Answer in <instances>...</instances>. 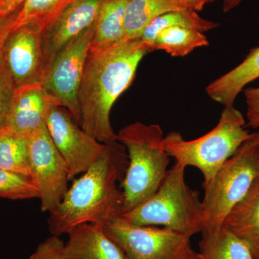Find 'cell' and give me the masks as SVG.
<instances>
[{
	"label": "cell",
	"mask_w": 259,
	"mask_h": 259,
	"mask_svg": "<svg viewBox=\"0 0 259 259\" xmlns=\"http://www.w3.org/2000/svg\"><path fill=\"white\" fill-rule=\"evenodd\" d=\"M186 9L177 0H131L124 24L125 39L140 38L154 19L170 12Z\"/></svg>",
	"instance_id": "18"
},
{
	"label": "cell",
	"mask_w": 259,
	"mask_h": 259,
	"mask_svg": "<svg viewBox=\"0 0 259 259\" xmlns=\"http://www.w3.org/2000/svg\"><path fill=\"white\" fill-rule=\"evenodd\" d=\"M28 143L30 178L37 187L40 210L54 212L69 188L67 166L47 127L28 136Z\"/></svg>",
	"instance_id": "9"
},
{
	"label": "cell",
	"mask_w": 259,
	"mask_h": 259,
	"mask_svg": "<svg viewBox=\"0 0 259 259\" xmlns=\"http://www.w3.org/2000/svg\"><path fill=\"white\" fill-rule=\"evenodd\" d=\"M0 168L31 177L28 137L8 126L0 127Z\"/></svg>",
	"instance_id": "21"
},
{
	"label": "cell",
	"mask_w": 259,
	"mask_h": 259,
	"mask_svg": "<svg viewBox=\"0 0 259 259\" xmlns=\"http://www.w3.org/2000/svg\"><path fill=\"white\" fill-rule=\"evenodd\" d=\"M241 1L242 0H228L226 7L228 8H233V7L238 5V3H241Z\"/></svg>",
	"instance_id": "32"
},
{
	"label": "cell",
	"mask_w": 259,
	"mask_h": 259,
	"mask_svg": "<svg viewBox=\"0 0 259 259\" xmlns=\"http://www.w3.org/2000/svg\"><path fill=\"white\" fill-rule=\"evenodd\" d=\"M128 158L118 141L107 144L106 152L73 180L61 204L49 213V229L60 237L84 224L102 226L123 213L121 188Z\"/></svg>",
	"instance_id": "2"
},
{
	"label": "cell",
	"mask_w": 259,
	"mask_h": 259,
	"mask_svg": "<svg viewBox=\"0 0 259 259\" xmlns=\"http://www.w3.org/2000/svg\"><path fill=\"white\" fill-rule=\"evenodd\" d=\"M52 104L41 83L16 88L6 126L28 137L47 127V113Z\"/></svg>",
	"instance_id": "13"
},
{
	"label": "cell",
	"mask_w": 259,
	"mask_h": 259,
	"mask_svg": "<svg viewBox=\"0 0 259 259\" xmlns=\"http://www.w3.org/2000/svg\"><path fill=\"white\" fill-rule=\"evenodd\" d=\"M41 30L30 25L13 29L2 49V57L15 88L41 82Z\"/></svg>",
	"instance_id": "11"
},
{
	"label": "cell",
	"mask_w": 259,
	"mask_h": 259,
	"mask_svg": "<svg viewBox=\"0 0 259 259\" xmlns=\"http://www.w3.org/2000/svg\"><path fill=\"white\" fill-rule=\"evenodd\" d=\"M223 226L244 241L253 256L259 255V177L228 213Z\"/></svg>",
	"instance_id": "15"
},
{
	"label": "cell",
	"mask_w": 259,
	"mask_h": 259,
	"mask_svg": "<svg viewBox=\"0 0 259 259\" xmlns=\"http://www.w3.org/2000/svg\"><path fill=\"white\" fill-rule=\"evenodd\" d=\"M177 1L180 2L186 9L196 12L197 10H202L204 5L212 0H177Z\"/></svg>",
	"instance_id": "30"
},
{
	"label": "cell",
	"mask_w": 259,
	"mask_h": 259,
	"mask_svg": "<svg viewBox=\"0 0 259 259\" xmlns=\"http://www.w3.org/2000/svg\"><path fill=\"white\" fill-rule=\"evenodd\" d=\"M25 0H0V15H9L20 9Z\"/></svg>",
	"instance_id": "29"
},
{
	"label": "cell",
	"mask_w": 259,
	"mask_h": 259,
	"mask_svg": "<svg viewBox=\"0 0 259 259\" xmlns=\"http://www.w3.org/2000/svg\"><path fill=\"white\" fill-rule=\"evenodd\" d=\"M255 259H259V255L258 256L254 257Z\"/></svg>",
	"instance_id": "34"
},
{
	"label": "cell",
	"mask_w": 259,
	"mask_h": 259,
	"mask_svg": "<svg viewBox=\"0 0 259 259\" xmlns=\"http://www.w3.org/2000/svg\"><path fill=\"white\" fill-rule=\"evenodd\" d=\"M251 136L252 139L254 140L255 142L258 143L259 144V131H257V132L253 133V134H250Z\"/></svg>",
	"instance_id": "33"
},
{
	"label": "cell",
	"mask_w": 259,
	"mask_h": 259,
	"mask_svg": "<svg viewBox=\"0 0 259 259\" xmlns=\"http://www.w3.org/2000/svg\"><path fill=\"white\" fill-rule=\"evenodd\" d=\"M186 167L175 162L153 195L122 214L139 226L167 228L192 238L201 233L203 203L185 180Z\"/></svg>",
	"instance_id": "4"
},
{
	"label": "cell",
	"mask_w": 259,
	"mask_h": 259,
	"mask_svg": "<svg viewBox=\"0 0 259 259\" xmlns=\"http://www.w3.org/2000/svg\"><path fill=\"white\" fill-rule=\"evenodd\" d=\"M174 26L185 27L204 32L217 28L218 25L201 18L192 10L170 12L154 19L145 29L140 39L151 52L153 42L158 32L163 29Z\"/></svg>",
	"instance_id": "23"
},
{
	"label": "cell",
	"mask_w": 259,
	"mask_h": 259,
	"mask_svg": "<svg viewBox=\"0 0 259 259\" xmlns=\"http://www.w3.org/2000/svg\"><path fill=\"white\" fill-rule=\"evenodd\" d=\"M67 235L65 250L73 259H126L120 247L99 225H81Z\"/></svg>",
	"instance_id": "14"
},
{
	"label": "cell",
	"mask_w": 259,
	"mask_h": 259,
	"mask_svg": "<svg viewBox=\"0 0 259 259\" xmlns=\"http://www.w3.org/2000/svg\"><path fill=\"white\" fill-rule=\"evenodd\" d=\"M0 197L25 200L38 198V192L31 179L0 168Z\"/></svg>",
	"instance_id": "24"
},
{
	"label": "cell",
	"mask_w": 259,
	"mask_h": 259,
	"mask_svg": "<svg viewBox=\"0 0 259 259\" xmlns=\"http://www.w3.org/2000/svg\"><path fill=\"white\" fill-rule=\"evenodd\" d=\"M131 0H102L90 51L102 50L125 39L126 10Z\"/></svg>",
	"instance_id": "17"
},
{
	"label": "cell",
	"mask_w": 259,
	"mask_h": 259,
	"mask_svg": "<svg viewBox=\"0 0 259 259\" xmlns=\"http://www.w3.org/2000/svg\"><path fill=\"white\" fill-rule=\"evenodd\" d=\"M148 52L140 38L123 39L89 52L78 96L79 125L102 144L117 141L110 122L112 106L134 81Z\"/></svg>",
	"instance_id": "1"
},
{
	"label": "cell",
	"mask_w": 259,
	"mask_h": 259,
	"mask_svg": "<svg viewBox=\"0 0 259 259\" xmlns=\"http://www.w3.org/2000/svg\"><path fill=\"white\" fill-rule=\"evenodd\" d=\"M95 32V23L66 45L40 82L54 105L66 109L78 124L80 84Z\"/></svg>",
	"instance_id": "8"
},
{
	"label": "cell",
	"mask_w": 259,
	"mask_h": 259,
	"mask_svg": "<svg viewBox=\"0 0 259 259\" xmlns=\"http://www.w3.org/2000/svg\"><path fill=\"white\" fill-rule=\"evenodd\" d=\"M184 259H199L198 253L194 251L192 248Z\"/></svg>",
	"instance_id": "31"
},
{
	"label": "cell",
	"mask_w": 259,
	"mask_h": 259,
	"mask_svg": "<svg viewBox=\"0 0 259 259\" xmlns=\"http://www.w3.org/2000/svg\"><path fill=\"white\" fill-rule=\"evenodd\" d=\"M46 124L67 166L69 180L84 173L106 152L107 144H102L85 132L64 107L52 104Z\"/></svg>",
	"instance_id": "10"
},
{
	"label": "cell",
	"mask_w": 259,
	"mask_h": 259,
	"mask_svg": "<svg viewBox=\"0 0 259 259\" xmlns=\"http://www.w3.org/2000/svg\"><path fill=\"white\" fill-rule=\"evenodd\" d=\"M258 177L259 144L250 136L225 162L212 180L203 185L201 233L223 227L228 213L243 198Z\"/></svg>",
	"instance_id": "6"
},
{
	"label": "cell",
	"mask_w": 259,
	"mask_h": 259,
	"mask_svg": "<svg viewBox=\"0 0 259 259\" xmlns=\"http://www.w3.org/2000/svg\"><path fill=\"white\" fill-rule=\"evenodd\" d=\"M76 1L77 0H25L17 15L13 29L30 25L44 31Z\"/></svg>",
	"instance_id": "22"
},
{
	"label": "cell",
	"mask_w": 259,
	"mask_h": 259,
	"mask_svg": "<svg viewBox=\"0 0 259 259\" xmlns=\"http://www.w3.org/2000/svg\"><path fill=\"white\" fill-rule=\"evenodd\" d=\"M15 88L14 82L6 69L0 53V127L6 126Z\"/></svg>",
	"instance_id": "25"
},
{
	"label": "cell",
	"mask_w": 259,
	"mask_h": 259,
	"mask_svg": "<svg viewBox=\"0 0 259 259\" xmlns=\"http://www.w3.org/2000/svg\"><path fill=\"white\" fill-rule=\"evenodd\" d=\"M126 259H184L191 237L161 227L139 226L120 216L100 226Z\"/></svg>",
	"instance_id": "7"
},
{
	"label": "cell",
	"mask_w": 259,
	"mask_h": 259,
	"mask_svg": "<svg viewBox=\"0 0 259 259\" xmlns=\"http://www.w3.org/2000/svg\"><path fill=\"white\" fill-rule=\"evenodd\" d=\"M117 137L128 158L121 183L123 214L156 192L169 169L171 157L163 149L164 136L157 124L136 122L121 129Z\"/></svg>",
	"instance_id": "3"
},
{
	"label": "cell",
	"mask_w": 259,
	"mask_h": 259,
	"mask_svg": "<svg viewBox=\"0 0 259 259\" xmlns=\"http://www.w3.org/2000/svg\"><path fill=\"white\" fill-rule=\"evenodd\" d=\"M19 10H20L9 15H0V53L2 52V49H3L7 37L13 29L15 19H16Z\"/></svg>",
	"instance_id": "28"
},
{
	"label": "cell",
	"mask_w": 259,
	"mask_h": 259,
	"mask_svg": "<svg viewBox=\"0 0 259 259\" xmlns=\"http://www.w3.org/2000/svg\"><path fill=\"white\" fill-rule=\"evenodd\" d=\"M209 45L203 32L185 27H170L161 30L153 42L151 51H164L175 57L188 55L194 49Z\"/></svg>",
	"instance_id": "20"
},
{
	"label": "cell",
	"mask_w": 259,
	"mask_h": 259,
	"mask_svg": "<svg viewBox=\"0 0 259 259\" xmlns=\"http://www.w3.org/2000/svg\"><path fill=\"white\" fill-rule=\"evenodd\" d=\"M102 2L77 0L42 31V76L64 47L95 23Z\"/></svg>",
	"instance_id": "12"
},
{
	"label": "cell",
	"mask_w": 259,
	"mask_h": 259,
	"mask_svg": "<svg viewBox=\"0 0 259 259\" xmlns=\"http://www.w3.org/2000/svg\"><path fill=\"white\" fill-rule=\"evenodd\" d=\"M246 103V126L256 129L259 127V88H250L244 92Z\"/></svg>",
	"instance_id": "27"
},
{
	"label": "cell",
	"mask_w": 259,
	"mask_h": 259,
	"mask_svg": "<svg viewBox=\"0 0 259 259\" xmlns=\"http://www.w3.org/2000/svg\"><path fill=\"white\" fill-rule=\"evenodd\" d=\"M30 259H73L65 250V243L60 237L53 236L37 245Z\"/></svg>",
	"instance_id": "26"
},
{
	"label": "cell",
	"mask_w": 259,
	"mask_h": 259,
	"mask_svg": "<svg viewBox=\"0 0 259 259\" xmlns=\"http://www.w3.org/2000/svg\"><path fill=\"white\" fill-rule=\"evenodd\" d=\"M259 78V47L250 51L241 64L212 81L206 89L208 96L223 106L235 100L248 83Z\"/></svg>",
	"instance_id": "16"
},
{
	"label": "cell",
	"mask_w": 259,
	"mask_h": 259,
	"mask_svg": "<svg viewBox=\"0 0 259 259\" xmlns=\"http://www.w3.org/2000/svg\"><path fill=\"white\" fill-rule=\"evenodd\" d=\"M199 249V259H255L250 247L224 226L202 233Z\"/></svg>",
	"instance_id": "19"
},
{
	"label": "cell",
	"mask_w": 259,
	"mask_h": 259,
	"mask_svg": "<svg viewBox=\"0 0 259 259\" xmlns=\"http://www.w3.org/2000/svg\"><path fill=\"white\" fill-rule=\"evenodd\" d=\"M246 121L234 105L224 107L217 125L201 137L187 141L179 132L164 136L163 148L170 157L186 168L194 167L204 178L203 185L212 180L227 160L250 139Z\"/></svg>",
	"instance_id": "5"
}]
</instances>
